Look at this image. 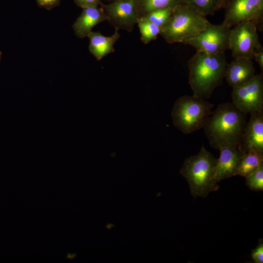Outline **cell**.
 <instances>
[{
    "instance_id": "22",
    "label": "cell",
    "mask_w": 263,
    "mask_h": 263,
    "mask_svg": "<svg viewBox=\"0 0 263 263\" xmlns=\"http://www.w3.org/2000/svg\"><path fill=\"white\" fill-rule=\"evenodd\" d=\"M261 241L251 252L252 259L256 263H263V243L262 240Z\"/></svg>"
},
{
    "instance_id": "4",
    "label": "cell",
    "mask_w": 263,
    "mask_h": 263,
    "mask_svg": "<svg viewBox=\"0 0 263 263\" xmlns=\"http://www.w3.org/2000/svg\"><path fill=\"white\" fill-rule=\"evenodd\" d=\"M209 22L194 7L182 3L176 6L168 21L161 28L160 35L169 44L182 43L199 34Z\"/></svg>"
},
{
    "instance_id": "13",
    "label": "cell",
    "mask_w": 263,
    "mask_h": 263,
    "mask_svg": "<svg viewBox=\"0 0 263 263\" xmlns=\"http://www.w3.org/2000/svg\"><path fill=\"white\" fill-rule=\"evenodd\" d=\"M215 178L218 183L222 180L236 176V170L242 156L237 147H225L219 150Z\"/></svg>"
},
{
    "instance_id": "15",
    "label": "cell",
    "mask_w": 263,
    "mask_h": 263,
    "mask_svg": "<svg viewBox=\"0 0 263 263\" xmlns=\"http://www.w3.org/2000/svg\"><path fill=\"white\" fill-rule=\"evenodd\" d=\"M89 50L97 60H100L108 54L114 51L113 45L120 38L118 30L115 29L110 37L103 36L99 32L91 31L88 35Z\"/></svg>"
},
{
    "instance_id": "20",
    "label": "cell",
    "mask_w": 263,
    "mask_h": 263,
    "mask_svg": "<svg viewBox=\"0 0 263 263\" xmlns=\"http://www.w3.org/2000/svg\"><path fill=\"white\" fill-rule=\"evenodd\" d=\"M176 6L152 11L142 18L161 28L168 21Z\"/></svg>"
},
{
    "instance_id": "12",
    "label": "cell",
    "mask_w": 263,
    "mask_h": 263,
    "mask_svg": "<svg viewBox=\"0 0 263 263\" xmlns=\"http://www.w3.org/2000/svg\"><path fill=\"white\" fill-rule=\"evenodd\" d=\"M255 70L251 59L240 57L227 64L225 77L232 88L241 86L250 80L255 75Z\"/></svg>"
},
{
    "instance_id": "1",
    "label": "cell",
    "mask_w": 263,
    "mask_h": 263,
    "mask_svg": "<svg viewBox=\"0 0 263 263\" xmlns=\"http://www.w3.org/2000/svg\"><path fill=\"white\" fill-rule=\"evenodd\" d=\"M246 123L245 114L232 103L226 102L212 112L203 129L210 145L219 150L237 147Z\"/></svg>"
},
{
    "instance_id": "28",
    "label": "cell",
    "mask_w": 263,
    "mask_h": 263,
    "mask_svg": "<svg viewBox=\"0 0 263 263\" xmlns=\"http://www.w3.org/2000/svg\"><path fill=\"white\" fill-rule=\"evenodd\" d=\"M105 0L108 1H109L110 2H112V1H115V0Z\"/></svg>"
},
{
    "instance_id": "17",
    "label": "cell",
    "mask_w": 263,
    "mask_h": 263,
    "mask_svg": "<svg viewBox=\"0 0 263 263\" xmlns=\"http://www.w3.org/2000/svg\"><path fill=\"white\" fill-rule=\"evenodd\" d=\"M185 3V0H135L138 19L152 11Z\"/></svg>"
},
{
    "instance_id": "16",
    "label": "cell",
    "mask_w": 263,
    "mask_h": 263,
    "mask_svg": "<svg viewBox=\"0 0 263 263\" xmlns=\"http://www.w3.org/2000/svg\"><path fill=\"white\" fill-rule=\"evenodd\" d=\"M263 164V152L251 150L242 153L236 175L245 177Z\"/></svg>"
},
{
    "instance_id": "21",
    "label": "cell",
    "mask_w": 263,
    "mask_h": 263,
    "mask_svg": "<svg viewBox=\"0 0 263 263\" xmlns=\"http://www.w3.org/2000/svg\"><path fill=\"white\" fill-rule=\"evenodd\" d=\"M246 185L254 191L263 190V164L245 177Z\"/></svg>"
},
{
    "instance_id": "18",
    "label": "cell",
    "mask_w": 263,
    "mask_h": 263,
    "mask_svg": "<svg viewBox=\"0 0 263 263\" xmlns=\"http://www.w3.org/2000/svg\"><path fill=\"white\" fill-rule=\"evenodd\" d=\"M137 23L141 34V40L145 44L155 40L160 34L161 28L144 18H138Z\"/></svg>"
},
{
    "instance_id": "8",
    "label": "cell",
    "mask_w": 263,
    "mask_h": 263,
    "mask_svg": "<svg viewBox=\"0 0 263 263\" xmlns=\"http://www.w3.org/2000/svg\"><path fill=\"white\" fill-rule=\"evenodd\" d=\"M260 44L257 27L251 20L241 22L230 29L228 49L234 58L252 59L253 52Z\"/></svg>"
},
{
    "instance_id": "27",
    "label": "cell",
    "mask_w": 263,
    "mask_h": 263,
    "mask_svg": "<svg viewBox=\"0 0 263 263\" xmlns=\"http://www.w3.org/2000/svg\"><path fill=\"white\" fill-rule=\"evenodd\" d=\"M2 53L0 51V61L1 60L2 57Z\"/></svg>"
},
{
    "instance_id": "26",
    "label": "cell",
    "mask_w": 263,
    "mask_h": 263,
    "mask_svg": "<svg viewBox=\"0 0 263 263\" xmlns=\"http://www.w3.org/2000/svg\"><path fill=\"white\" fill-rule=\"evenodd\" d=\"M228 1L229 0H220V9L222 8H224Z\"/></svg>"
},
{
    "instance_id": "10",
    "label": "cell",
    "mask_w": 263,
    "mask_h": 263,
    "mask_svg": "<svg viewBox=\"0 0 263 263\" xmlns=\"http://www.w3.org/2000/svg\"><path fill=\"white\" fill-rule=\"evenodd\" d=\"M250 115L237 148L242 153L251 150L263 152V112Z\"/></svg>"
},
{
    "instance_id": "11",
    "label": "cell",
    "mask_w": 263,
    "mask_h": 263,
    "mask_svg": "<svg viewBox=\"0 0 263 263\" xmlns=\"http://www.w3.org/2000/svg\"><path fill=\"white\" fill-rule=\"evenodd\" d=\"M260 0H229L225 7L222 23L231 28L237 24L253 18Z\"/></svg>"
},
{
    "instance_id": "24",
    "label": "cell",
    "mask_w": 263,
    "mask_h": 263,
    "mask_svg": "<svg viewBox=\"0 0 263 263\" xmlns=\"http://www.w3.org/2000/svg\"><path fill=\"white\" fill-rule=\"evenodd\" d=\"M38 6L50 10L54 7L58 6L61 0H36Z\"/></svg>"
},
{
    "instance_id": "14",
    "label": "cell",
    "mask_w": 263,
    "mask_h": 263,
    "mask_svg": "<svg viewBox=\"0 0 263 263\" xmlns=\"http://www.w3.org/2000/svg\"><path fill=\"white\" fill-rule=\"evenodd\" d=\"M82 9L81 14L73 25L75 34L80 38L87 37L94 26L106 21L101 6Z\"/></svg>"
},
{
    "instance_id": "5",
    "label": "cell",
    "mask_w": 263,
    "mask_h": 263,
    "mask_svg": "<svg viewBox=\"0 0 263 263\" xmlns=\"http://www.w3.org/2000/svg\"><path fill=\"white\" fill-rule=\"evenodd\" d=\"M213 104L206 99L185 95L179 97L171 115L173 125L185 134L202 129L212 113Z\"/></svg>"
},
{
    "instance_id": "9",
    "label": "cell",
    "mask_w": 263,
    "mask_h": 263,
    "mask_svg": "<svg viewBox=\"0 0 263 263\" xmlns=\"http://www.w3.org/2000/svg\"><path fill=\"white\" fill-rule=\"evenodd\" d=\"M108 21L115 29L132 32L138 16L135 0H116L101 5Z\"/></svg>"
},
{
    "instance_id": "6",
    "label": "cell",
    "mask_w": 263,
    "mask_h": 263,
    "mask_svg": "<svg viewBox=\"0 0 263 263\" xmlns=\"http://www.w3.org/2000/svg\"><path fill=\"white\" fill-rule=\"evenodd\" d=\"M230 29L222 24L216 25L209 22L203 30L186 38L182 43L193 47L196 52L209 54L223 53L228 49Z\"/></svg>"
},
{
    "instance_id": "25",
    "label": "cell",
    "mask_w": 263,
    "mask_h": 263,
    "mask_svg": "<svg viewBox=\"0 0 263 263\" xmlns=\"http://www.w3.org/2000/svg\"><path fill=\"white\" fill-rule=\"evenodd\" d=\"M253 58L258 63L259 66L263 70V47L261 43L255 48L253 53Z\"/></svg>"
},
{
    "instance_id": "23",
    "label": "cell",
    "mask_w": 263,
    "mask_h": 263,
    "mask_svg": "<svg viewBox=\"0 0 263 263\" xmlns=\"http://www.w3.org/2000/svg\"><path fill=\"white\" fill-rule=\"evenodd\" d=\"M75 4L82 8L89 7L100 6L102 0H74Z\"/></svg>"
},
{
    "instance_id": "7",
    "label": "cell",
    "mask_w": 263,
    "mask_h": 263,
    "mask_svg": "<svg viewBox=\"0 0 263 263\" xmlns=\"http://www.w3.org/2000/svg\"><path fill=\"white\" fill-rule=\"evenodd\" d=\"M232 103L242 113L247 114L263 112V75H255L246 83L232 88Z\"/></svg>"
},
{
    "instance_id": "19",
    "label": "cell",
    "mask_w": 263,
    "mask_h": 263,
    "mask_svg": "<svg viewBox=\"0 0 263 263\" xmlns=\"http://www.w3.org/2000/svg\"><path fill=\"white\" fill-rule=\"evenodd\" d=\"M185 3L192 6L203 15H213L220 9V0H185Z\"/></svg>"
},
{
    "instance_id": "2",
    "label": "cell",
    "mask_w": 263,
    "mask_h": 263,
    "mask_svg": "<svg viewBox=\"0 0 263 263\" xmlns=\"http://www.w3.org/2000/svg\"><path fill=\"white\" fill-rule=\"evenodd\" d=\"M227 65L225 53L209 54L196 52L188 62V83L193 95L209 98L225 77Z\"/></svg>"
},
{
    "instance_id": "3",
    "label": "cell",
    "mask_w": 263,
    "mask_h": 263,
    "mask_svg": "<svg viewBox=\"0 0 263 263\" xmlns=\"http://www.w3.org/2000/svg\"><path fill=\"white\" fill-rule=\"evenodd\" d=\"M217 160L202 144L197 154L184 161L180 173L187 181L194 198L206 197L219 188L215 178Z\"/></svg>"
}]
</instances>
